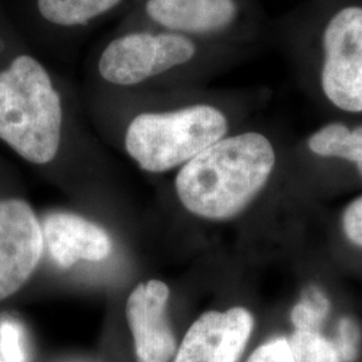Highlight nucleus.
Instances as JSON below:
<instances>
[{
	"label": "nucleus",
	"instance_id": "nucleus-1",
	"mask_svg": "<svg viewBox=\"0 0 362 362\" xmlns=\"http://www.w3.org/2000/svg\"><path fill=\"white\" fill-rule=\"evenodd\" d=\"M275 165L267 137L247 132L223 137L185 163L175 187L182 206L196 216L228 220L263 189Z\"/></svg>",
	"mask_w": 362,
	"mask_h": 362
},
{
	"label": "nucleus",
	"instance_id": "nucleus-2",
	"mask_svg": "<svg viewBox=\"0 0 362 362\" xmlns=\"http://www.w3.org/2000/svg\"><path fill=\"white\" fill-rule=\"evenodd\" d=\"M62 101L43 64L19 54L0 69V140L28 163H52L62 139Z\"/></svg>",
	"mask_w": 362,
	"mask_h": 362
},
{
	"label": "nucleus",
	"instance_id": "nucleus-3",
	"mask_svg": "<svg viewBox=\"0 0 362 362\" xmlns=\"http://www.w3.org/2000/svg\"><path fill=\"white\" fill-rule=\"evenodd\" d=\"M227 130L224 113L211 105L143 113L130 121L125 148L140 168L161 173L184 165L221 140Z\"/></svg>",
	"mask_w": 362,
	"mask_h": 362
},
{
	"label": "nucleus",
	"instance_id": "nucleus-4",
	"mask_svg": "<svg viewBox=\"0 0 362 362\" xmlns=\"http://www.w3.org/2000/svg\"><path fill=\"white\" fill-rule=\"evenodd\" d=\"M194 42L169 31H134L113 39L101 52L98 73L117 86H134L188 64Z\"/></svg>",
	"mask_w": 362,
	"mask_h": 362
},
{
	"label": "nucleus",
	"instance_id": "nucleus-5",
	"mask_svg": "<svg viewBox=\"0 0 362 362\" xmlns=\"http://www.w3.org/2000/svg\"><path fill=\"white\" fill-rule=\"evenodd\" d=\"M321 74L327 100L345 112H362V7L339 10L324 33Z\"/></svg>",
	"mask_w": 362,
	"mask_h": 362
},
{
	"label": "nucleus",
	"instance_id": "nucleus-6",
	"mask_svg": "<svg viewBox=\"0 0 362 362\" xmlns=\"http://www.w3.org/2000/svg\"><path fill=\"white\" fill-rule=\"evenodd\" d=\"M45 251L42 226L26 200H0V300L19 291Z\"/></svg>",
	"mask_w": 362,
	"mask_h": 362
},
{
	"label": "nucleus",
	"instance_id": "nucleus-7",
	"mask_svg": "<svg viewBox=\"0 0 362 362\" xmlns=\"http://www.w3.org/2000/svg\"><path fill=\"white\" fill-rule=\"evenodd\" d=\"M245 308L202 314L181 341L173 362H239L254 330Z\"/></svg>",
	"mask_w": 362,
	"mask_h": 362
},
{
	"label": "nucleus",
	"instance_id": "nucleus-8",
	"mask_svg": "<svg viewBox=\"0 0 362 362\" xmlns=\"http://www.w3.org/2000/svg\"><path fill=\"white\" fill-rule=\"evenodd\" d=\"M169 287L158 279L141 282L127 300L125 315L129 325L136 362H170L177 344L169 324Z\"/></svg>",
	"mask_w": 362,
	"mask_h": 362
},
{
	"label": "nucleus",
	"instance_id": "nucleus-9",
	"mask_svg": "<svg viewBox=\"0 0 362 362\" xmlns=\"http://www.w3.org/2000/svg\"><path fill=\"white\" fill-rule=\"evenodd\" d=\"M45 248L62 269L81 260L101 262L112 252L110 236L103 227L71 212H52L42 221Z\"/></svg>",
	"mask_w": 362,
	"mask_h": 362
},
{
	"label": "nucleus",
	"instance_id": "nucleus-10",
	"mask_svg": "<svg viewBox=\"0 0 362 362\" xmlns=\"http://www.w3.org/2000/svg\"><path fill=\"white\" fill-rule=\"evenodd\" d=\"M144 11L164 31L188 37L233 25L238 6L235 0H146Z\"/></svg>",
	"mask_w": 362,
	"mask_h": 362
},
{
	"label": "nucleus",
	"instance_id": "nucleus-11",
	"mask_svg": "<svg viewBox=\"0 0 362 362\" xmlns=\"http://www.w3.org/2000/svg\"><path fill=\"white\" fill-rule=\"evenodd\" d=\"M124 0H37L38 13L58 27H78L113 11Z\"/></svg>",
	"mask_w": 362,
	"mask_h": 362
},
{
	"label": "nucleus",
	"instance_id": "nucleus-12",
	"mask_svg": "<svg viewBox=\"0 0 362 362\" xmlns=\"http://www.w3.org/2000/svg\"><path fill=\"white\" fill-rule=\"evenodd\" d=\"M311 152L322 157L354 161L362 176V127L350 130L344 124H329L309 139Z\"/></svg>",
	"mask_w": 362,
	"mask_h": 362
},
{
	"label": "nucleus",
	"instance_id": "nucleus-13",
	"mask_svg": "<svg viewBox=\"0 0 362 362\" xmlns=\"http://www.w3.org/2000/svg\"><path fill=\"white\" fill-rule=\"evenodd\" d=\"M330 311V302L324 291L310 286L302 296V299L291 310V322L299 332H320Z\"/></svg>",
	"mask_w": 362,
	"mask_h": 362
},
{
	"label": "nucleus",
	"instance_id": "nucleus-14",
	"mask_svg": "<svg viewBox=\"0 0 362 362\" xmlns=\"http://www.w3.org/2000/svg\"><path fill=\"white\" fill-rule=\"evenodd\" d=\"M296 362H341L333 342L320 332H299L288 339Z\"/></svg>",
	"mask_w": 362,
	"mask_h": 362
},
{
	"label": "nucleus",
	"instance_id": "nucleus-15",
	"mask_svg": "<svg viewBox=\"0 0 362 362\" xmlns=\"http://www.w3.org/2000/svg\"><path fill=\"white\" fill-rule=\"evenodd\" d=\"M360 329L350 318H342L337 329V342L334 344L341 361H354L360 348Z\"/></svg>",
	"mask_w": 362,
	"mask_h": 362
},
{
	"label": "nucleus",
	"instance_id": "nucleus-16",
	"mask_svg": "<svg viewBox=\"0 0 362 362\" xmlns=\"http://www.w3.org/2000/svg\"><path fill=\"white\" fill-rule=\"evenodd\" d=\"M247 362H296L288 345V339L284 337L274 338L262 344L252 351Z\"/></svg>",
	"mask_w": 362,
	"mask_h": 362
},
{
	"label": "nucleus",
	"instance_id": "nucleus-17",
	"mask_svg": "<svg viewBox=\"0 0 362 362\" xmlns=\"http://www.w3.org/2000/svg\"><path fill=\"white\" fill-rule=\"evenodd\" d=\"M0 351L3 362H25L21 330L16 325L4 322L0 326Z\"/></svg>",
	"mask_w": 362,
	"mask_h": 362
},
{
	"label": "nucleus",
	"instance_id": "nucleus-18",
	"mask_svg": "<svg viewBox=\"0 0 362 362\" xmlns=\"http://www.w3.org/2000/svg\"><path fill=\"white\" fill-rule=\"evenodd\" d=\"M342 228L353 245L362 247V196L351 202L344 211Z\"/></svg>",
	"mask_w": 362,
	"mask_h": 362
},
{
	"label": "nucleus",
	"instance_id": "nucleus-19",
	"mask_svg": "<svg viewBox=\"0 0 362 362\" xmlns=\"http://www.w3.org/2000/svg\"><path fill=\"white\" fill-rule=\"evenodd\" d=\"M0 362H3V361H1V358H0Z\"/></svg>",
	"mask_w": 362,
	"mask_h": 362
}]
</instances>
